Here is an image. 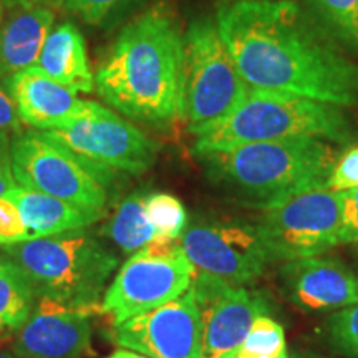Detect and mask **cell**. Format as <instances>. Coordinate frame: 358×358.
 Segmentation results:
<instances>
[{"instance_id":"obj_35","label":"cell","mask_w":358,"mask_h":358,"mask_svg":"<svg viewBox=\"0 0 358 358\" xmlns=\"http://www.w3.org/2000/svg\"><path fill=\"white\" fill-rule=\"evenodd\" d=\"M232 358H289V353H285V355H279V357H268V355H256V353H249L243 350V348H237Z\"/></svg>"},{"instance_id":"obj_36","label":"cell","mask_w":358,"mask_h":358,"mask_svg":"<svg viewBox=\"0 0 358 358\" xmlns=\"http://www.w3.org/2000/svg\"><path fill=\"white\" fill-rule=\"evenodd\" d=\"M0 358H20L19 355H15L13 352H3L0 350Z\"/></svg>"},{"instance_id":"obj_11","label":"cell","mask_w":358,"mask_h":358,"mask_svg":"<svg viewBox=\"0 0 358 358\" xmlns=\"http://www.w3.org/2000/svg\"><path fill=\"white\" fill-rule=\"evenodd\" d=\"M43 133L83 158L115 171L143 174L158 156L156 141L100 103L69 127Z\"/></svg>"},{"instance_id":"obj_24","label":"cell","mask_w":358,"mask_h":358,"mask_svg":"<svg viewBox=\"0 0 358 358\" xmlns=\"http://www.w3.org/2000/svg\"><path fill=\"white\" fill-rule=\"evenodd\" d=\"M324 337L334 352L358 358V303L327 317Z\"/></svg>"},{"instance_id":"obj_8","label":"cell","mask_w":358,"mask_h":358,"mask_svg":"<svg viewBox=\"0 0 358 358\" xmlns=\"http://www.w3.org/2000/svg\"><path fill=\"white\" fill-rule=\"evenodd\" d=\"M196 274L179 239L156 237L123 264L106 289L100 312L116 327L174 301L191 289Z\"/></svg>"},{"instance_id":"obj_39","label":"cell","mask_w":358,"mask_h":358,"mask_svg":"<svg viewBox=\"0 0 358 358\" xmlns=\"http://www.w3.org/2000/svg\"><path fill=\"white\" fill-rule=\"evenodd\" d=\"M297 358H324V357H313V355H302V357H297Z\"/></svg>"},{"instance_id":"obj_32","label":"cell","mask_w":358,"mask_h":358,"mask_svg":"<svg viewBox=\"0 0 358 358\" xmlns=\"http://www.w3.org/2000/svg\"><path fill=\"white\" fill-rule=\"evenodd\" d=\"M30 3V0H0V22H2L8 13H12L17 8Z\"/></svg>"},{"instance_id":"obj_10","label":"cell","mask_w":358,"mask_h":358,"mask_svg":"<svg viewBox=\"0 0 358 358\" xmlns=\"http://www.w3.org/2000/svg\"><path fill=\"white\" fill-rule=\"evenodd\" d=\"M179 244L196 271L232 285L256 282L271 264L256 226L241 221H198L187 226Z\"/></svg>"},{"instance_id":"obj_38","label":"cell","mask_w":358,"mask_h":358,"mask_svg":"<svg viewBox=\"0 0 358 358\" xmlns=\"http://www.w3.org/2000/svg\"><path fill=\"white\" fill-rule=\"evenodd\" d=\"M231 2H237V0H219V3H231Z\"/></svg>"},{"instance_id":"obj_14","label":"cell","mask_w":358,"mask_h":358,"mask_svg":"<svg viewBox=\"0 0 358 358\" xmlns=\"http://www.w3.org/2000/svg\"><path fill=\"white\" fill-rule=\"evenodd\" d=\"M280 279L289 301L303 312H337L358 303V274L337 257L284 262Z\"/></svg>"},{"instance_id":"obj_17","label":"cell","mask_w":358,"mask_h":358,"mask_svg":"<svg viewBox=\"0 0 358 358\" xmlns=\"http://www.w3.org/2000/svg\"><path fill=\"white\" fill-rule=\"evenodd\" d=\"M53 24L55 10L32 2L0 22V78L38 64Z\"/></svg>"},{"instance_id":"obj_34","label":"cell","mask_w":358,"mask_h":358,"mask_svg":"<svg viewBox=\"0 0 358 358\" xmlns=\"http://www.w3.org/2000/svg\"><path fill=\"white\" fill-rule=\"evenodd\" d=\"M106 358H150L146 355H141V353L138 352H133V350H128V348H124V350H116L108 355Z\"/></svg>"},{"instance_id":"obj_7","label":"cell","mask_w":358,"mask_h":358,"mask_svg":"<svg viewBox=\"0 0 358 358\" xmlns=\"http://www.w3.org/2000/svg\"><path fill=\"white\" fill-rule=\"evenodd\" d=\"M12 169L22 187L93 211L105 209L115 181V169L93 163L35 129L12 141Z\"/></svg>"},{"instance_id":"obj_22","label":"cell","mask_w":358,"mask_h":358,"mask_svg":"<svg viewBox=\"0 0 358 358\" xmlns=\"http://www.w3.org/2000/svg\"><path fill=\"white\" fill-rule=\"evenodd\" d=\"M307 8L348 53L358 58V0H306Z\"/></svg>"},{"instance_id":"obj_2","label":"cell","mask_w":358,"mask_h":358,"mask_svg":"<svg viewBox=\"0 0 358 358\" xmlns=\"http://www.w3.org/2000/svg\"><path fill=\"white\" fill-rule=\"evenodd\" d=\"M181 75L182 34L158 3L120 32L98 65L95 90L131 122L168 127L181 118Z\"/></svg>"},{"instance_id":"obj_16","label":"cell","mask_w":358,"mask_h":358,"mask_svg":"<svg viewBox=\"0 0 358 358\" xmlns=\"http://www.w3.org/2000/svg\"><path fill=\"white\" fill-rule=\"evenodd\" d=\"M15 101L20 122L37 131L69 127L93 110L96 101L80 100L77 93L48 77L37 65L3 80Z\"/></svg>"},{"instance_id":"obj_30","label":"cell","mask_w":358,"mask_h":358,"mask_svg":"<svg viewBox=\"0 0 358 358\" xmlns=\"http://www.w3.org/2000/svg\"><path fill=\"white\" fill-rule=\"evenodd\" d=\"M0 131H12L17 136L24 133V123L20 122L19 113H17L15 101L2 85H0Z\"/></svg>"},{"instance_id":"obj_21","label":"cell","mask_w":358,"mask_h":358,"mask_svg":"<svg viewBox=\"0 0 358 358\" xmlns=\"http://www.w3.org/2000/svg\"><path fill=\"white\" fill-rule=\"evenodd\" d=\"M145 196V192L138 191L124 198L103 227V234L131 256L159 237L146 214Z\"/></svg>"},{"instance_id":"obj_19","label":"cell","mask_w":358,"mask_h":358,"mask_svg":"<svg viewBox=\"0 0 358 358\" xmlns=\"http://www.w3.org/2000/svg\"><path fill=\"white\" fill-rule=\"evenodd\" d=\"M37 66L75 93H92L95 90V73L90 69L85 38L71 22L53 27Z\"/></svg>"},{"instance_id":"obj_12","label":"cell","mask_w":358,"mask_h":358,"mask_svg":"<svg viewBox=\"0 0 358 358\" xmlns=\"http://www.w3.org/2000/svg\"><path fill=\"white\" fill-rule=\"evenodd\" d=\"M201 317V358H229L243 345L250 325L267 315L262 295L199 272L191 285Z\"/></svg>"},{"instance_id":"obj_28","label":"cell","mask_w":358,"mask_h":358,"mask_svg":"<svg viewBox=\"0 0 358 358\" xmlns=\"http://www.w3.org/2000/svg\"><path fill=\"white\" fill-rule=\"evenodd\" d=\"M327 186L334 191H347L358 186V146L338 156Z\"/></svg>"},{"instance_id":"obj_9","label":"cell","mask_w":358,"mask_h":358,"mask_svg":"<svg viewBox=\"0 0 358 358\" xmlns=\"http://www.w3.org/2000/svg\"><path fill=\"white\" fill-rule=\"evenodd\" d=\"M340 216V191L322 186L262 209L254 226L271 262H289L338 245Z\"/></svg>"},{"instance_id":"obj_23","label":"cell","mask_w":358,"mask_h":358,"mask_svg":"<svg viewBox=\"0 0 358 358\" xmlns=\"http://www.w3.org/2000/svg\"><path fill=\"white\" fill-rule=\"evenodd\" d=\"M145 209L159 237L179 239L187 227V213L176 196L151 192L145 196Z\"/></svg>"},{"instance_id":"obj_6","label":"cell","mask_w":358,"mask_h":358,"mask_svg":"<svg viewBox=\"0 0 358 358\" xmlns=\"http://www.w3.org/2000/svg\"><path fill=\"white\" fill-rule=\"evenodd\" d=\"M249 90L216 19L191 20L182 34L181 75V118L189 124V131L229 115Z\"/></svg>"},{"instance_id":"obj_20","label":"cell","mask_w":358,"mask_h":358,"mask_svg":"<svg viewBox=\"0 0 358 358\" xmlns=\"http://www.w3.org/2000/svg\"><path fill=\"white\" fill-rule=\"evenodd\" d=\"M37 294L15 262L0 257V338L17 334L35 308Z\"/></svg>"},{"instance_id":"obj_18","label":"cell","mask_w":358,"mask_h":358,"mask_svg":"<svg viewBox=\"0 0 358 358\" xmlns=\"http://www.w3.org/2000/svg\"><path fill=\"white\" fill-rule=\"evenodd\" d=\"M6 196L19 208L30 239L85 229L105 214L22 186H15Z\"/></svg>"},{"instance_id":"obj_1","label":"cell","mask_w":358,"mask_h":358,"mask_svg":"<svg viewBox=\"0 0 358 358\" xmlns=\"http://www.w3.org/2000/svg\"><path fill=\"white\" fill-rule=\"evenodd\" d=\"M224 43L250 88L358 108V62L295 0L219 3Z\"/></svg>"},{"instance_id":"obj_15","label":"cell","mask_w":358,"mask_h":358,"mask_svg":"<svg viewBox=\"0 0 358 358\" xmlns=\"http://www.w3.org/2000/svg\"><path fill=\"white\" fill-rule=\"evenodd\" d=\"M92 343L90 313L40 299L15 334L12 352L20 358H80Z\"/></svg>"},{"instance_id":"obj_40","label":"cell","mask_w":358,"mask_h":358,"mask_svg":"<svg viewBox=\"0 0 358 358\" xmlns=\"http://www.w3.org/2000/svg\"><path fill=\"white\" fill-rule=\"evenodd\" d=\"M229 358H232V357H229Z\"/></svg>"},{"instance_id":"obj_27","label":"cell","mask_w":358,"mask_h":358,"mask_svg":"<svg viewBox=\"0 0 358 358\" xmlns=\"http://www.w3.org/2000/svg\"><path fill=\"white\" fill-rule=\"evenodd\" d=\"M30 241L29 231L15 203L2 196L0 198V245H13Z\"/></svg>"},{"instance_id":"obj_3","label":"cell","mask_w":358,"mask_h":358,"mask_svg":"<svg viewBox=\"0 0 358 358\" xmlns=\"http://www.w3.org/2000/svg\"><path fill=\"white\" fill-rule=\"evenodd\" d=\"M196 158L211 181L262 211L301 192L327 186L338 153L320 138L295 136L248 143Z\"/></svg>"},{"instance_id":"obj_4","label":"cell","mask_w":358,"mask_h":358,"mask_svg":"<svg viewBox=\"0 0 358 358\" xmlns=\"http://www.w3.org/2000/svg\"><path fill=\"white\" fill-rule=\"evenodd\" d=\"M192 155L213 153L248 143L313 136L337 145H353L358 129L340 106L289 93L250 88L229 115L192 129Z\"/></svg>"},{"instance_id":"obj_13","label":"cell","mask_w":358,"mask_h":358,"mask_svg":"<svg viewBox=\"0 0 358 358\" xmlns=\"http://www.w3.org/2000/svg\"><path fill=\"white\" fill-rule=\"evenodd\" d=\"M113 342L150 358H201V317L192 289L113 327Z\"/></svg>"},{"instance_id":"obj_25","label":"cell","mask_w":358,"mask_h":358,"mask_svg":"<svg viewBox=\"0 0 358 358\" xmlns=\"http://www.w3.org/2000/svg\"><path fill=\"white\" fill-rule=\"evenodd\" d=\"M239 348L256 355L279 357L287 353L284 327L268 315H259L250 325L243 345Z\"/></svg>"},{"instance_id":"obj_33","label":"cell","mask_w":358,"mask_h":358,"mask_svg":"<svg viewBox=\"0 0 358 358\" xmlns=\"http://www.w3.org/2000/svg\"><path fill=\"white\" fill-rule=\"evenodd\" d=\"M30 2L37 3V6L52 8V10H58V8H62L65 6L66 0H30Z\"/></svg>"},{"instance_id":"obj_26","label":"cell","mask_w":358,"mask_h":358,"mask_svg":"<svg viewBox=\"0 0 358 358\" xmlns=\"http://www.w3.org/2000/svg\"><path fill=\"white\" fill-rule=\"evenodd\" d=\"M140 0H66L65 8L93 27H106L118 20Z\"/></svg>"},{"instance_id":"obj_29","label":"cell","mask_w":358,"mask_h":358,"mask_svg":"<svg viewBox=\"0 0 358 358\" xmlns=\"http://www.w3.org/2000/svg\"><path fill=\"white\" fill-rule=\"evenodd\" d=\"M342 198V216H340L338 244L358 243V186L340 191Z\"/></svg>"},{"instance_id":"obj_31","label":"cell","mask_w":358,"mask_h":358,"mask_svg":"<svg viewBox=\"0 0 358 358\" xmlns=\"http://www.w3.org/2000/svg\"><path fill=\"white\" fill-rule=\"evenodd\" d=\"M15 187L12 169V141L6 131H0V198Z\"/></svg>"},{"instance_id":"obj_5","label":"cell","mask_w":358,"mask_h":358,"mask_svg":"<svg viewBox=\"0 0 358 358\" xmlns=\"http://www.w3.org/2000/svg\"><path fill=\"white\" fill-rule=\"evenodd\" d=\"M2 252L20 267L37 297L90 315L100 310L101 295L118 267V257L82 229L3 245Z\"/></svg>"},{"instance_id":"obj_37","label":"cell","mask_w":358,"mask_h":358,"mask_svg":"<svg viewBox=\"0 0 358 358\" xmlns=\"http://www.w3.org/2000/svg\"><path fill=\"white\" fill-rule=\"evenodd\" d=\"M352 254H353V257H355V261H357V264H358V243H357V244H353Z\"/></svg>"}]
</instances>
